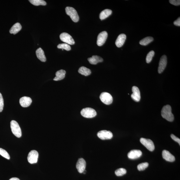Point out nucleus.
I'll list each match as a JSON object with an SVG mask.
<instances>
[{
    "mask_svg": "<svg viewBox=\"0 0 180 180\" xmlns=\"http://www.w3.org/2000/svg\"><path fill=\"white\" fill-rule=\"evenodd\" d=\"M161 116L163 118L167 121L172 122L174 121V117L171 112V106L167 105L162 108L161 111Z\"/></svg>",
    "mask_w": 180,
    "mask_h": 180,
    "instance_id": "1",
    "label": "nucleus"
},
{
    "mask_svg": "<svg viewBox=\"0 0 180 180\" xmlns=\"http://www.w3.org/2000/svg\"><path fill=\"white\" fill-rule=\"evenodd\" d=\"M66 13L70 16L72 21L75 22H78L79 17L76 10L71 7H67L66 8Z\"/></svg>",
    "mask_w": 180,
    "mask_h": 180,
    "instance_id": "2",
    "label": "nucleus"
},
{
    "mask_svg": "<svg viewBox=\"0 0 180 180\" xmlns=\"http://www.w3.org/2000/svg\"><path fill=\"white\" fill-rule=\"evenodd\" d=\"M11 127L12 133L18 138L21 136L22 133L21 128L17 122L14 120L11 122Z\"/></svg>",
    "mask_w": 180,
    "mask_h": 180,
    "instance_id": "3",
    "label": "nucleus"
},
{
    "mask_svg": "<svg viewBox=\"0 0 180 180\" xmlns=\"http://www.w3.org/2000/svg\"><path fill=\"white\" fill-rule=\"evenodd\" d=\"M81 113L82 116L87 118H93L97 114L96 112L94 109L89 107L82 109Z\"/></svg>",
    "mask_w": 180,
    "mask_h": 180,
    "instance_id": "4",
    "label": "nucleus"
},
{
    "mask_svg": "<svg viewBox=\"0 0 180 180\" xmlns=\"http://www.w3.org/2000/svg\"><path fill=\"white\" fill-rule=\"evenodd\" d=\"M100 99L103 103L106 105L111 104L113 101L111 95L108 92H102L100 95Z\"/></svg>",
    "mask_w": 180,
    "mask_h": 180,
    "instance_id": "5",
    "label": "nucleus"
},
{
    "mask_svg": "<svg viewBox=\"0 0 180 180\" xmlns=\"http://www.w3.org/2000/svg\"><path fill=\"white\" fill-rule=\"evenodd\" d=\"M61 41L66 44L73 45L75 44L74 40L71 35L66 32L62 33L60 35Z\"/></svg>",
    "mask_w": 180,
    "mask_h": 180,
    "instance_id": "6",
    "label": "nucleus"
},
{
    "mask_svg": "<svg viewBox=\"0 0 180 180\" xmlns=\"http://www.w3.org/2000/svg\"><path fill=\"white\" fill-rule=\"evenodd\" d=\"M39 153L36 150H32L29 152L27 160L29 163L34 164L37 163L39 157Z\"/></svg>",
    "mask_w": 180,
    "mask_h": 180,
    "instance_id": "7",
    "label": "nucleus"
},
{
    "mask_svg": "<svg viewBox=\"0 0 180 180\" xmlns=\"http://www.w3.org/2000/svg\"><path fill=\"white\" fill-rule=\"evenodd\" d=\"M140 142L149 151H154L155 149L154 145L153 142L151 140L141 138L140 139Z\"/></svg>",
    "mask_w": 180,
    "mask_h": 180,
    "instance_id": "8",
    "label": "nucleus"
},
{
    "mask_svg": "<svg viewBox=\"0 0 180 180\" xmlns=\"http://www.w3.org/2000/svg\"><path fill=\"white\" fill-rule=\"evenodd\" d=\"M97 136L99 139L104 140L111 139L113 137V134L111 131L102 130L97 133Z\"/></svg>",
    "mask_w": 180,
    "mask_h": 180,
    "instance_id": "9",
    "label": "nucleus"
},
{
    "mask_svg": "<svg viewBox=\"0 0 180 180\" xmlns=\"http://www.w3.org/2000/svg\"><path fill=\"white\" fill-rule=\"evenodd\" d=\"M108 34L106 31H102L97 36V44L99 46L103 45L106 42Z\"/></svg>",
    "mask_w": 180,
    "mask_h": 180,
    "instance_id": "10",
    "label": "nucleus"
},
{
    "mask_svg": "<svg viewBox=\"0 0 180 180\" xmlns=\"http://www.w3.org/2000/svg\"><path fill=\"white\" fill-rule=\"evenodd\" d=\"M167 58L166 55H164L160 59L158 71L159 74H161L164 71L166 66Z\"/></svg>",
    "mask_w": 180,
    "mask_h": 180,
    "instance_id": "11",
    "label": "nucleus"
},
{
    "mask_svg": "<svg viewBox=\"0 0 180 180\" xmlns=\"http://www.w3.org/2000/svg\"><path fill=\"white\" fill-rule=\"evenodd\" d=\"M86 162L85 160L83 158H80L79 159L76 164V168L79 173L81 174L86 169Z\"/></svg>",
    "mask_w": 180,
    "mask_h": 180,
    "instance_id": "12",
    "label": "nucleus"
},
{
    "mask_svg": "<svg viewBox=\"0 0 180 180\" xmlns=\"http://www.w3.org/2000/svg\"><path fill=\"white\" fill-rule=\"evenodd\" d=\"M132 91L133 94L131 95V97L134 101L139 102L141 99V94L138 87L134 86L132 87Z\"/></svg>",
    "mask_w": 180,
    "mask_h": 180,
    "instance_id": "13",
    "label": "nucleus"
},
{
    "mask_svg": "<svg viewBox=\"0 0 180 180\" xmlns=\"http://www.w3.org/2000/svg\"><path fill=\"white\" fill-rule=\"evenodd\" d=\"M142 152L139 150H133L130 151L128 154L129 159H134L139 158L142 156Z\"/></svg>",
    "mask_w": 180,
    "mask_h": 180,
    "instance_id": "14",
    "label": "nucleus"
},
{
    "mask_svg": "<svg viewBox=\"0 0 180 180\" xmlns=\"http://www.w3.org/2000/svg\"><path fill=\"white\" fill-rule=\"evenodd\" d=\"M32 99L29 97L24 96L21 97L19 100L20 104L21 106L27 107L29 106L32 103Z\"/></svg>",
    "mask_w": 180,
    "mask_h": 180,
    "instance_id": "15",
    "label": "nucleus"
},
{
    "mask_svg": "<svg viewBox=\"0 0 180 180\" xmlns=\"http://www.w3.org/2000/svg\"><path fill=\"white\" fill-rule=\"evenodd\" d=\"M162 156L163 158L167 161L172 162L175 161V157L166 150H164L162 151Z\"/></svg>",
    "mask_w": 180,
    "mask_h": 180,
    "instance_id": "16",
    "label": "nucleus"
},
{
    "mask_svg": "<svg viewBox=\"0 0 180 180\" xmlns=\"http://www.w3.org/2000/svg\"><path fill=\"white\" fill-rule=\"evenodd\" d=\"M126 39V36L124 34H120L117 37L116 41V44L117 47H121L123 46Z\"/></svg>",
    "mask_w": 180,
    "mask_h": 180,
    "instance_id": "17",
    "label": "nucleus"
},
{
    "mask_svg": "<svg viewBox=\"0 0 180 180\" xmlns=\"http://www.w3.org/2000/svg\"><path fill=\"white\" fill-rule=\"evenodd\" d=\"M88 60L90 64L94 65L103 62L104 61L101 57L97 56H93L92 57L88 58Z\"/></svg>",
    "mask_w": 180,
    "mask_h": 180,
    "instance_id": "18",
    "label": "nucleus"
},
{
    "mask_svg": "<svg viewBox=\"0 0 180 180\" xmlns=\"http://www.w3.org/2000/svg\"><path fill=\"white\" fill-rule=\"evenodd\" d=\"M36 56L42 62H45L46 61V58L45 56L44 52L41 48L37 49L36 51Z\"/></svg>",
    "mask_w": 180,
    "mask_h": 180,
    "instance_id": "19",
    "label": "nucleus"
},
{
    "mask_svg": "<svg viewBox=\"0 0 180 180\" xmlns=\"http://www.w3.org/2000/svg\"><path fill=\"white\" fill-rule=\"evenodd\" d=\"M66 74V71L64 70H60L57 71L56 74V76L54 79V81H59L64 79Z\"/></svg>",
    "mask_w": 180,
    "mask_h": 180,
    "instance_id": "20",
    "label": "nucleus"
},
{
    "mask_svg": "<svg viewBox=\"0 0 180 180\" xmlns=\"http://www.w3.org/2000/svg\"><path fill=\"white\" fill-rule=\"evenodd\" d=\"M112 13L111 10L106 9L101 12L99 15V18L101 20L106 19L110 16Z\"/></svg>",
    "mask_w": 180,
    "mask_h": 180,
    "instance_id": "21",
    "label": "nucleus"
},
{
    "mask_svg": "<svg viewBox=\"0 0 180 180\" xmlns=\"http://www.w3.org/2000/svg\"><path fill=\"white\" fill-rule=\"evenodd\" d=\"M22 27L21 25L19 23H16L15 24L9 31L10 33L11 34H16L18 33L21 30Z\"/></svg>",
    "mask_w": 180,
    "mask_h": 180,
    "instance_id": "22",
    "label": "nucleus"
},
{
    "mask_svg": "<svg viewBox=\"0 0 180 180\" xmlns=\"http://www.w3.org/2000/svg\"><path fill=\"white\" fill-rule=\"evenodd\" d=\"M79 73L85 76H89L91 74V70L84 66H82L79 69Z\"/></svg>",
    "mask_w": 180,
    "mask_h": 180,
    "instance_id": "23",
    "label": "nucleus"
},
{
    "mask_svg": "<svg viewBox=\"0 0 180 180\" xmlns=\"http://www.w3.org/2000/svg\"><path fill=\"white\" fill-rule=\"evenodd\" d=\"M154 41V38L152 37H147L139 42V44L142 46H146Z\"/></svg>",
    "mask_w": 180,
    "mask_h": 180,
    "instance_id": "24",
    "label": "nucleus"
},
{
    "mask_svg": "<svg viewBox=\"0 0 180 180\" xmlns=\"http://www.w3.org/2000/svg\"><path fill=\"white\" fill-rule=\"evenodd\" d=\"M29 1L35 6H46V2L43 0H29Z\"/></svg>",
    "mask_w": 180,
    "mask_h": 180,
    "instance_id": "25",
    "label": "nucleus"
},
{
    "mask_svg": "<svg viewBox=\"0 0 180 180\" xmlns=\"http://www.w3.org/2000/svg\"><path fill=\"white\" fill-rule=\"evenodd\" d=\"M115 173L117 176H122L126 174V170L124 168H120L116 170Z\"/></svg>",
    "mask_w": 180,
    "mask_h": 180,
    "instance_id": "26",
    "label": "nucleus"
},
{
    "mask_svg": "<svg viewBox=\"0 0 180 180\" xmlns=\"http://www.w3.org/2000/svg\"><path fill=\"white\" fill-rule=\"evenodd\" d=\"M59 49H64L67 51H69L71 50V47L69 44H60L57 46Z\"/></svg>",
    "mask_w": 180,
    "mask_h": 180,
    "instance_id": "27",
    "label": "nucleus"
},
{
    "mask_svg": "<svg viewBox=\"0 0 180 180\" xmlns=\"http://www.w3.org/2000/svg\"><path fill=\"white\" fill-rule=\"evenodd\" d=\"M155 52L154 51H150L147 54L146 57V61L147 63L149 64L151 62L152 58L154 56Z\"/></svg>",
    "mask_w": 180,
    "mask_h": 180,
    "instance_id": "28",
    "label": "nucleus"
},
{
    "mask_svg": "<svg viewBox=\"0 0 180 180\" xmlns=\"http://www.w3.org/2000/svg\"><path fill=\"white\" fill-rule=\"evenodd\" d=\"M149 164L147 162H144L140 164L137 166V169L139 171H144L149 166Z\"/></svg>",
    "mask_w": 180,
    "mask_h": 180,
    "instance_id": "29",
    "label": "nucleus"
},
{
    "mask_svg": "<svg viewBox=\"0 0 180 180\" xmlns=\"http://www.w3.org/2000/svg\"><path fill=\"white\" fill-rule=\"evenodd\" d=\"M0 155L7 159L9 160L10 159V157L8 152L6 150L1 148H0Z\"/></svg>",
    "mask_w": 180,
    "mask_h": 180,
    "instance_id": "30",
    "label": "nucleus"
},
{
    "mask_svg": "<svg viewBox=\"0 0 180 180\" xmlns=\"http://www.w3.org/2000/svg\"><path fill=\"white\" fill-rule=\"evenodd\" d=\"M4 107V101L1 94L0 93V112L3 111Z\"/></svg>",
    "mask_w": 180,
    "mask_h": 180,
    "instance_id": "31",
    "label": "nucleus"
},
{
    "mask_svg": "<svg viewBox=\"0 0 180 180\" xmlns=\"http://www.w3.org/2000/svg\"><path fill=\"white\" fill-rule=\"evenodd\" d=\"M169 2L170 4L175 6H179L180 5L179 0H170Z\"/></svg>",
    "mask_w": 180,
    "mask_h": 180,
    "instance_id": "32",
    "label": "nucleus"
},
{
    "mask_svg": "<svg viewBox=\"0 0 180 180\" xmlns=\"http://www.w3.org/2000/svg\"><path fill=\"white\" fill-rule=\"evenodd\" d=\"M171 137L172 139H173L175 141H176L179 144V145H180V139H179L177 137L173 134H171Z\"/></svg>",
    "mask_w": 180,
    "mask_h": 180,
    "instance_id": "33",
    "label": "nucleus"
},
{
    "mask_svg": "<svg viewBox=\"0 0 180 180\" xmlns=\"http://www.w3.org/2000/svg\"><path fill=\"white\" fill-rule=\"evenodd\" d=\"M174 24L175 26H180V17L178 18L176 21H175L174 22Z\"/></svg>",
    "mask_w": 180,
    "mask_h": 180,
    "instance_id": "34",
    "label": "nucleus"
},
{
    "mask_svg": "<svg viewBox=\"0 0 180 180\" xmlns=\"http://www.w3.org/2000/svg\"><path fill=\"white\" fill-rule=\"evenodd\" d=\"M9 180H20V179L16 177H13V178H12L10 179Z\"/></svg>",
    "mask_w": 180,
    "mask_h": 180,
    "instance_id": "35",
    "label": "nucleus"
}]
</instances>
